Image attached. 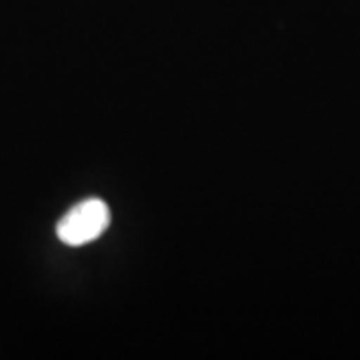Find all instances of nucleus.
I'll return each instance as SVG.
<instances>
[{
    "label": "nucleus",
    "instance_id": "f257e3e1",
    "mask_svg": "<svg viewBox=\"0 0 360 360\" xmlns=\"http://www.w3.org/2000/svg\"><path fill=\"white\" fill-rule=\"evenodd\" d=\"M110 224L109 205L101 199H87L67 212L57 224V237L70 247L90 244Z\"/></svg>",
    "mask_w": 360,
    "mask_h": 360
}]
</instances>
